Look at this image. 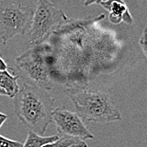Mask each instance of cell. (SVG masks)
Instances as JSON below:
<instances>
[{"mask_svg": "<svg viewBox=\"0 0 147 147\" xmlns=\"http://www.w3.org/2000/svg\"><path fill=\"white\" fill-rule=\"evenodd\" d=\"M105 15L90 19L68 20L48 38L49 44L44 43L46 57L50 77L59 69L69 73L87 70L88 65L106 68L117 58L121 49L114 33L96 28Z\"/></svg>", "mask_w": 147, "mask_h": 147, "instance_id": "obj_1", "label": "cell"}, {"mask_svg": "<svg viewBox=\"0 0 147 147\" xmlns=\"http://www.w3.org/2000/svg\"><path fill=\"white\" fill-rule=\"evenodd\" d=\"M55 99L46 90L24 82L14 97L16 117L33 132L43 135L52 121Z\"/></svg>", "mask_w": 147, "mask_h": 147, "instance_id": "obj_2", "label": "cell"}, {"mask_svg": "<svg viewBox=\"0 0 147 147\" xmlns=\"http://www.w3.org/2000/svg\"><path fill=\"white\" fill-rule=\"evenodd\" d=\"M63 92L72 101L75 112L82 120L100 123L118 122L121 113L108 93L86 83L67 84Z\"/></svg>", "mask_w": 147, "mask_h": 147, "instance_id": "obj_3", "label": "cell"}, {"mask_svg": "<svg viewBox=\"0 0 147 147\" xmlns=\"http://www.w3.org/2000/svg\"><path fill=\"white\" fill-rule=\"evenodd\" d=\"M69 18L50 0H37L30 29L26 33L30 45L45 43L53 32L60 28Z\"/></svg>", "mask_w": 147, "mask_h": 147, "instance_id": "obj_4", "label": "cell"}, {"mask_svg": "<svg viewBox=\"0 0 147 147\" xmlns=\"http://www.w3.org/2000/svg\"><path fill=\"white\" fill-rule=\"evenodd\" d=\"M34 9L14 0L0 1V40L3 44L15 37L25 35L30 29Z\"/></svg>", "mask_w": 147, "mask_h": 147, "instance_id": "obj_5", "label": "cell"}, {"mask_svg": "<svg viewBox=\"0 0 147 147\" xmlns=\"http://www.w3.org/2000/svg\"><path fill=\"white\" fill-rule=\"evenodd\" d=\"M15 63L30 83L46 91L52 88L53 83L46 57L44 43L32 46L18 56L15 59Z\"/></svg>", "mask_w": 147, "mask_h": 147, "instance_id": "obj_6", "label": "cell"}, {"mask_svg": "<svg viewBox=\"0 0 147 147\" xmlns=\"http://www.w3.org/2000/svg\"><path fill=\"white\" fill-rule=\"evenodd\" d=\"M52 121L55 123L58 132L62 136H69L81 140L94 138V135L85 125L84 120L76 112L71 111L65 107L53 109Z\"/></svg>", "mask_w": 147, "mask_h": 147, "instance_id": "obj_7", "label": "cell"}, {"mask_svg": "<svg viewBox=\"0 0 147 147\" xmlns=\"http://www.w3.org/2000/svg\"><path fill=\"white\" fill-rule=\"evenodd\" d=\"M104 10L109 12V21L114 25L124 22L131 25L134 23V18L123 0H105L101 3Z\"/></svg>", "mask_w": 147, "mask_h": 147, "instance_id": "obj_8", "label": "cell"}, {"mask_svg": "<svg viewBox=\"0 0 147 147\" xmlns=\"http://www.w3.org/2000/svg\"><path fill=\"white\" fill-rule=\"evenodd\" d=\"M19 77V75L14 76L7 70L0 72V87L5 90L9 98H14L20 89L17 82Z\"/></svg>", "mask_w": 147, "mask_h": 147, "instance_id": "obj_9", "label": "cell"}, {"mask_svg": "<svg viewBox=\"0 0 147 147\" xmlns=\"http://www.w3.org/2000/svg\"><path fill=\"white\" fill-rule=\"evenodd\" d=\"M59 139V134L53 136H42L30 130L27 134L26 140L25 144H23L22 147H42L46 144L54 142Z\"/></svg>", "mask_w": 147, "mask_h": 147, "instance_id": "obj_10", "label": "cell"}, {"mask_svg": "<svg viewBox=\"0 0 147 147\" xmlns=\"http://www.w3.org/2000/svg\"><path fill=\"white\" fill-rule=\"evenodd\" d=\"M42 147H88V146L84 140L80 139L69 136H62L56 141L46 144Z\"/></svg>", "mask_w": 147, "mask_h": 147, "instance_id": "obj_11", "label": "cell"}, {"mask_svg": "<svg viewBox=\"0 0 147 147\" xmlns=\"http://www.w3.org/2000/svg\"><path fill=\"white\" fill-rule=\"evenodd\" d=\"M23 144L0 135V147H22Z\"/></svg>", "mask_w": 147, "mask_h": 147, "instance_id": "obj_12", "label": "cell"}, {"mask_svg": "<svg viewBox=\"0 0 147 147\" xmlns=\"http://www.w3.org/2000/svg\"><path fill=\"white\" fill-rule=\"evenodd\" d=\"M146 27L143 30V32L141 34V37L140 38V48L143 51V54L146 57L147 55V45H146Z\"/></svg>", "mask_w": 147, "mask_h": 147, "instance_id": "obj_13", "label": "cell"}, {"mask_svg": "<svg viewBox=\"0 0 147 147\" xmlns=\"http://www.w3.org/2000/svg\"><path fill=\"white\" fill-rule=\"evenodd\" d=\"M102 1H104V0H86L85 3H84V5L86 7H87V6H90V5H91L93 3L100 4Z\"/></svg>", "mask_w": 147, "mask_h": 147, "instance_id": "obj_14", "label": "cell"}, {"mask_svg": "<svg viewBox=\"0 0 147 147\" xmlns=\"http://www.w3.org/2000/svg\"><path fill=\"white\" fill-rule=\"evenodd\" d=\"M7 69H8V66H7L6 62L0 57V72L1 71H5Z\"/></svg>", "mask_w": 147, "mask_h": 147, "instance_id": "obj_15", "label": "cell"}, {"mask_svg": "<svg viewBox=\"0 0 147 147\" xmlns=\"http://www.w3.org/2000/svg\"><path fill=\"white\" fill-rule=\"evenodd\" d=\"M7 118H8V116H7V115H5V114H3V113H1V114H0V128H1V126L3 124V122L7 120Z\"/></svg>", "mask_w": 147, "mask_h": 147, "instance_id": "obj_16", "label": "cell"}, {"mask_svg": "<svg viewBox=\"0 0 147 147\" xmlns=\"http://www.w3.org/2000/svg\"><path fill=\"white\" fill-rule=\"evenodd\" d=\"M0 95H2V96H8L7 93L5 92V90L3 88H1V87H0Z\"/></svg>", "mask_w": 147, "mask_h": 147, "instance_id": "obj_17", "label": "cell"}, {"mask_svg": "<svg viewBox=\"0 0 147 147\" xmlns=\"http://www.w3.org/2000/svg\"><path fill=\"white\" fill-rule=\"evenodd\" d=\"M0 114H1V112H0Z\"/></svg>", "mask_w": 147, "mask_h": 147, "instance_id": "obj_18", "label": "cell"}]
</instances>
